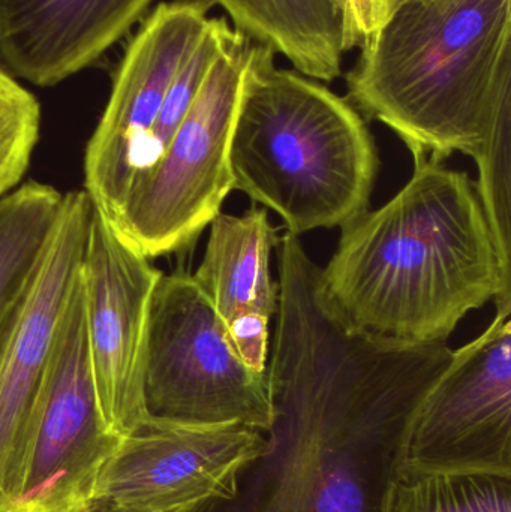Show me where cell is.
I'll list each match as a JSON object with an SVG mask.
<instances>
[{"mask_svg": "<svg viewBox=\"0 0 511 512\" xmlns=\"http://www.w3.org/2000/svg\"><path fill=\"white\" fill-rule=\"evenodd\" d=\"M320 270L297 243L278 252L267 447L233 499L194 512H380L408 424L453 351L354 330L327 303Z\"/></svg>", "mask_w": 511, "mask_h": 512, "instance_id": "1", "label": "cell"}, {"mask_svg": "<svg viewBox=\"0 0 511 512\" xmlns=\"http://www.w3.org/2000/svg\"><path fill=\"white\" fill-rule=\"evenodd\" d=\"M320 282L354 330L405 345L447 343L459 322L494 301L511 313L494 240L465 171L414 159L407 185L341 228Z\"/></svg>", "mask_w": 511, "mask_h": 512, "instance_id": "2", "label": "cell"}, {"mask_svg": "<svg viewBox=\"0 0 511 512\" xmlns=\"http://www.w3.org/2000/svg\"><path fill=\"white\" fill-rule=\"evenodd\" d=\"M360 48L347 99L413 159L474 158L511 117V0H396Z\"/></svg>", "mask_w": 511, "mask_h": 512, "instance_id": "3", "label": "cell"}, {"mask_svg": "<svg viewBox=\"0 0 511 512\" xmlns=\"http://www.w3.org/2000/svg\"><path fill=\"white\" fill-rule=\"evenodd\" d=\"M255 42L230 146L234 189L287 233L342 228L369 209L377 146L357 108Z\"/></svg>", "mask_w": 511, "mask_h": 512, "instance_id": "4", "label": "cell"}, {"mask_svg": "<svg viewBox=\"0 0 511 512\" xmlns=\"http://www.w3.org/2000/svg\"><path fill=\"white\" fill-rule=\"evenodd\" d=\"M255 42L236 30L158 161L132 186L113 225L149 259L197 242L234 189L230 146Z\"/></svg>", "mask_w": 511, "mask_h": 512, "instance_id": "5", "label": "cell"}, {"mask_svg": "<svg viewBox=\"0 0 511 512\" xmlns=\"http://www.w3.org/2000/svg\"><path fill=\"white\" fill-rule=\"evenodd\" d=\"M143 402L152 420L272 429L266 373L240 358L224 322L186 271L162 273L153 294Z\"/></svg>", "mask_w": 511, "mask_h": 512, "instance_id": "6", "label": "cell"}, {"mask_svg": "<svg viewBox=\"0 0 511 512\" xmlns=\"http://www.w3.org/2000/svg\"><path fill=\"white\" fill-rule=\"evenodd\" d=\"M120 439L99 411L78 273L54 331L20 492L9 512H89L99 474Z\"/></svg>", "mask_w": 511, "mask_h": 512, "instance_id": "7", "label": "cell"}, {"mask_svg": "<svg viewBox=\"0 0 511 512\" xmlns=\"http://www.w3.org/2000/svg\"><path fill=\"white\" fill-rule=\"evenodd\" d=\"M511 475V313L452 352L417 406L398 474Z\"/></svg>", "mask_w": 511, "mask_h": 512, "instance_id": "8", "label": "cell"}, {"mask_svg": "<svg viewBox=\"0 0 511 512\" xmlns=\"http://www.w3.org/2000/svg\"><path fill=\"white\" fill-rule=\"evenodd\" d=\"M213 6V0L159 3L126 47L84 155V192L110 224L143 171L147 141L165 95L200 41Z\"/></svg>", "mask_w": 511, "mask_h": 512, "instance_id": "9", "label": "cell"}, {"mask_svg": "<svg viewBox=\"0 0 511 512\" xmlns=\"http://www.w3.org/2000/svg\"><path fill=\"white\" fill-rule=\"evenodd\" d=\"M266 447V433L240 424L146 418L105 463L89 512H194L230 501L240 475Z\"/></svg>", "mask_w": 511, "mask_h": 512, "instance_id": "10", "label": "cell"}, {"mask_svg": "<svg viewBox=\"0 0 511 512\" xmlns=\"http://www.w3.org/2000/svg\"><path fill=\"white\" fill-rule=\"evenodd\" d=\"M162 271L93 207L81 259L90 366L99 411L123 438L144 420L150 307Z\"/></svg>", "mask_w": 511, "mask_h": 512, "instance_id": "11", "label": "cell"}, {"mask_svg": "<svg viewBox=\"0 0 511 512\" xmlns=\"http://www.w3.org/2000/svg\"><path fill=\"white\" fill-rule=\"evenodd\" d=\"M92 210L86 192L63 194L32 279L0 327V512L11 511L20 492L33 409L60 313L80 273Z\"/></svg>", "mask_w": 511, "mask_h": 512, "instance_id": "12", "label": "cell"}, {"mask_svg": "<svg viewBox=\"0 0 511 512\" xmlns=\"http://www.w3.org/2000/svg\"><path fill=\"white\" fill-rule=\"evenodd\" d=\"M155 0H0V59L15 78L53 87L95 65Z\"/></svg>", "mask_w": 511, "mask_h": 512, "instance_id": "13", "label": "cell"}, {"mask_svg": "<svg viewBox=\"0 0 511 512\" xmlns=\"http://www.w3.org/2000/svg\"><path fill=\"white\" fill-rule=\"evenodd\" d=\"M209 227L203 261L192 276L240 358L255 372L266 373L270 321L279 306V283L270 274L278 234L267 209L258 207L242 216L219 213Z\"/></svg>", "mask_w": 511, "mask_h": 512, "instance_id": "14", "label": "cell"}, {"mask_svg": "<svg viewBox=\"0 0 511 512\" xmlns=\"http://www.w3.org/2000/svg\"><path fill=\"white\" fill-rule=\"evenodd\" d=\"M234 29L282 54L305 77L332 83L342 74L341 17L333 0H213Z\"/></svg>", "mask_w": 511, "mask_h": 512, "instance_id": "15", "label": "cell"}, {"mask_svg": "<svg viewBox=\"0 0 511 512\" xmlns=\"http://www.w3.org/2000/svg\"><path fill=\"white\" fill-rule=\"evenodd\" d=\"M62 204L56 188L32 180L0 201V327L23 297Z\"/></svg>", "mask_w": 511, "mask_h": 512, "instance_id": "16", "label": "cell"}, {"mask_svg": "<svg viewBox=\"0 0 511 512\" xmlns=\"http://www.w3.org/2000/svg\"><path fill=\"white\" fill-rule=\"evenodd\" d=\"M380 512H511V475L396 474Z\"/></svg>", "mask_w": 511, "mask_h": 512, "instance_id": "17", "label": "cell"}, {"mask_svg": "<svg viewBox=\"0 0 511 512\" xmlns=\"http://www.w3.org/2000/svg\"><path fill=\"white\" fill-rule=\"evenodd\" d=\"M234 33H236V29L228 23L227 18L213 17L207 21L200 41L197 42L188 59L180 66L167 95H165L164 104H162L158 119L153 125L152 134L147 141L141 174L149 170L164 152L168 141L171 140L174 132L182 123L183 117L191 108L192 102L197 98L210 68L218 59L219 54L225 50Z\"/></svg>", "mask_w": 511, "mask_h": 512, "instance_id": "18", "label": "cell"}, {"mask_svg": "<svg viewBox=\"0 0 511 512\" xmlns=\"http://www.w3.org/2000/svg\"><path fill=\"white\" fill-rule=\"evenodd\" d=\"M41 132V105L0 68V201L23 185Z\"/></svg>", "mask_w": 511, "mask_h": 512, "instance_id": "19", "label": "cell"}, {"mask_svg": "<svg viewBox=\"0 0 511 512\" xmlns=\"http://www.w3.org/2000/svg\"><path fill=\"white\" fill-rule=\"evenodd\" d=\"M341 17L342 50L362 47L386 23L396 0H333Z\"/></svg>", "mask_w": 511, "mask_h": 512, "instance_id": "20", "label": "cell"}]
</instances>
